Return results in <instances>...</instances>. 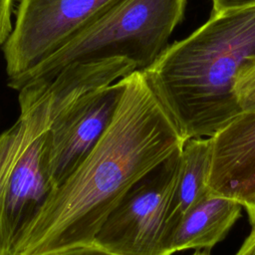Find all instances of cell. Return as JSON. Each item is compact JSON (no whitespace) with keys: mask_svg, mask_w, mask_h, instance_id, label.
<instances>
[{"mask_svg":"<svg viewBox=\"0 0 255 255\" xmlns=\"http://www.w3.org/2000/svg\"><path fill=\"white\" fill-rule=\"evenodd\" d=\"M242 207L233 198L210 192L173 227L165 241L163 255L187 249L210 251L227 236L240 218Z\"/></svg>","mask_w":255,"mask_h":255,"instance_id":"9","label":"cell"},{"mask_svg":"<svg viewBox=\"0 0 255 255\" xmlns=\"http://www.w3.org/2000/svg\"><path fill=\"white\" fill-rule=\"evenodd\" d=\"M254 6L255 0H212V13H220Z\"/></svg>","mask_w":255,"mask_h":255,"instance_id":"15","label":"cell"},{"mask_svg":"<svg viewBox=\"0 0 255 255\" xmlns=\"http://www.w3.org/2000/svg\"><path fill=\"white\" fill-rule=\"evenodd\" d=\"M255 61V6L211 13L141 70L183 138L211 137L241 110L234 85Z\"/></svg>","mask_w":255,"mask_h":255,"instance_id":"2","label":"cell"},{"mask_svg":"<svg viewBox=\"0 0 255 255\" xmlns=\"http://www.w3.org/2000/svg\"><path fill=\"white\" fill-rule=\"evenodd\" d=\"M47 129L22 152L0 192V255H14L22 234L55 190L48 164Z\"/></svg>","mask_w":255,"mask_h":255,"instance_id":"7","label":"cell"},{"mask_svg":"<svg viewBox=\"0 0 255 255\" xmlns=\"http://www.w3.org/2000/svg\"><path fill=\"white\" fill-rule=\"evenodd\" d=\"M234 255H255V229H252Z\"/></svg>","mask_w":255,"mask_h":255,"instance_id":"16","label":"cell"},{"mask_svg":"<svg viewBox=\"0 0 255 255\" xmlns=\"http://www.w3.org/2000/svg\"><path fill=\"white\" fill-rule=\"evenodd\" d=\"M192 255H210L209 251H200V250H195V252Z\"/></svg>","mask_w":255,"mask_h":255,"instance_id":"18","label":"cell"},{"mask_svg":"<svg viewBox=\"0 0 255 255\" xmlns=\"http://www.w3.org/2000/svg\"><path fill=\"white\" fill-rule=\"evenodd\" d=\"M14 0H0V48L4 46L13 30L11 22Z\"/></svg>","mask_w":255,"mask_h":255,"instance_id":"13","label":"cell"},{"mask_svg":"<svg viewBox=\"0 0 255 255\" xmlns=\"http://www.w3.org/2000/svg\"><path fill=\"white\" fill-rule=\"evenodd\" d=\"M121 0H19L3 46L8 86L20 81Z\"/></svg>","mask_w":255,"mask_h":255,"instance_id":"4","label":"cell"},{"mask_svg":"<svg viewBox=\"0 0 255 255\" xmlns=\"http://www.w3.org/2000/svg\"><path fill=\"white\" fill-rule=\"evenodd\" d=\"M234 94L241 112L255 110V61L240 72Z\"/></svg>","mask_w":255,"mask_h":255,"instance_id":"12","label":"cell"},{"mask_svg":"<svg viewBox=\"0 0 255 255\" xmlns=\"http://www.w3.org/2000/svg\"><path fill=\"white\" fill-rule=\"evenodd\" d=\"M180 150L137 181L109 214L94 243L116 255H163Z\"/></svg>","mask_w":255,"mask_h":255,"instance_id":"5","label":"cell"},{"mask_svg":"<svg viewBox=\"0 0 255 255\" xmlns=\"http://www.w3.org/2000/svg\"><path fill=\"white\" fill-rule=\"evenodd\" d=\"M186 0H121L26 75L15 88L47 82L71 65L125 58L149 67L167 47Z\"/></svg>","mask_w":255,"mask_h":255,"instance_id":"3","label":"cell"},{"mask_svg":"<svg viewBox=\"0 0 255 255\" xmlns=\"http://www.w3.org/2000/svg\"><path fill=\"white\" fill-rule=\"evenodd\" d=\"M113 120L98 143L22 234L14 255H41L94 243L126 193L185 139L143 73L124 77Z\"/></svg>","mask_w":255,"mask_h":255,"instance_id":"1","label":"cell"},{"mask_svg":"<svg viewBox=\"0 0 255 255\" xmlns=\"http://www.w3.org/2000/svg\"><path fill=\"white\" fill-rule=\"evenodd\" d=\"M249 215V220L252 225V229H255V200L244 207Z\"/></svg>","mask_w":255,"mask_h":255,"instance_id":"17","label":"cell"},{"mask_svg":"<svg viewBox=\"0 0 255 255\" xmlns=\"http://www.w3.org/2000/svg\"><path fill=\"white\" fill-rule=\"evenodd\" d=\"M210 167V137L186 139L180 150L179 168L166 221L165 241L179 219L211 192L208 186Z\"/></svg>","mask_w":255,"mask_h":255,"instance_id":"10","label":"cell"},{"mask_svg":"<svg viewBox=\"0 0 255 255\" xmlns=\"http://www.w3.org/2000/svg\"><path fill=\"white\" fill-rule=\"evenodd\" d=\"M210 139V191L247 206L255 200V110L241 112Z\"/></svg>","mask_w":255,"mask_h":255,"instance_id":"8","label":"cell"},{"mask_svg":"<svg viewBox=\"0 0 255 255\" xmlns=\"http://www.w3.org/2000/svg\"><path fill=\"white\" fill-rule=\"evenodd\" d=\"M49 125L50 114L45 105H26L20 107L15 124L0 133V192L22 152Z\"/></svg>","mask_w":255,"mask_h":255,"instance_id":"11","label":"cell"},{"mask_svg":"<svg viewBox=\"0 0 255 255\" xmlns=\"http://www.w3.org/2000/svg\"><path fill=\"white\" fill-rule=\"evenodd\" d=\"M41 255H116V254H113L101 248L96 243H91V244L79 245L71 248L60 249V250L48 252Z\"/></svg>","mask_w":255,"mask_h":255,"instance_id":"14","label":"cell"},{"mask_svg":"<svg viewBox=\"0 0 255 255\" xmlns=\"http://www.w3.org/2000/svg\"><path fill=\"white\" fill-rule=\"evenodd\" d=\"M124 87L122 78L78 96L51 114L47 154L55 189L74 172L103 136L113 120Z\"/></svg>","mask_w":255,"mask_h":255,"instance_id":"6","label":"cell"}]
</instances>
